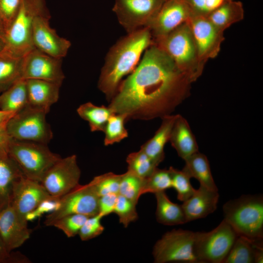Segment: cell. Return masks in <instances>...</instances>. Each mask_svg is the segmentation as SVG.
<instances>
[{
    "label": "cell",
    "instance_id": "9c48e42d",
    "mask_svg": "<svg viewBox=\"0 0 263 263\" xmlns=\"http://www.w3.org/2000/svg\"><path fill=\"white\" fill-rule=\"evenodd\" d=\"M195 232L181 229L164 234L155 244L154 262L199 263L195 253Z\"/></svg>",
    "mask_w": 263,
    "mask_h": 263
},
{
    "label": "cell",
    "instance_id": "b9f144b4",
    "mask_svg": "<svg viewBox=\"0 0 263 263\" xmlns=\"http://www.w3.org/2000/svg\"><path fill=\"white\" fill-rule=\"evenodd\" d=\"M29 263L30 260L23 254L9 251L0 235V263Z\"/></svg>",
    "mask_w": 263,
    "mask_h": 263
},
{
    "label": "cell",
    "instance_id": "7c38bea8",
    "mask_svg": "<svg viewBox=\"0 0 263 263\" xmlns=\"http://www.w3.org/2000/svg\"><path fill=\"white\" fill-rule=\"evenodd\" d=\"M81 170L75 154L61 158L47 172L41 184L52 196L59 199L78 186Z\"/></svg>",
    "mask_w": 263,
    "mask_h": 263
},
{
    "label": "cell",
    "instance_id": "5b68a950",
    "mask_svg": "<svg viewBox=\"0 0 263 263\" xmlns=\"http://www.w3.org/2000/svg\"><path fill=\"white\" fill-rule=\"evenodd\" d=\"M49 12L45 0H21L18 14L6 30L2 51L22 57L34 49L32 31L36 18Z\"/></svg>",
    "mask_w": 263,
    "mask_h": 263
},
{
    "label": "cell",
    "instance_id": "60d3db41",
    "mask_svg": "<svg viewBox=\"0 0 263 263\" xmlns=\"http://www.w3.org/2000/svg\"><path fill=\"white\" fill-rule=\"evenodd\" d=\"M193 15L207 17L225 0H185Z\"/></svg>",
    "mask_w": 263,
    "mask_h": 263
},
{
    "label": "cell",
    "instance_id": "d590c367",
    "mask_svg": "<svg viewBox=\"0 0 263 263\" xmlns=\"http://www.w3.org/2000/svg\"><path fill=\"white\" fill-rule=\"evenodd\" d=\"M122 174L110 172L94 177L92 180L98 196L119 194Z\"/></svg>",
    "mask_w": 263,
    "mask_h": 263
},
{
    "label": "cell",
    "instance_id": "7dc6e473",
    "mask_svg": "<svg viewBox=\"0 0 263 263\" xmlns=\"http://www.w3.org/2000/svg\"><path fill=\"white\" fill-rule=\"evenodd\" d=\"M5 29L3 26V25L0 19V40H1L4 44V40L5 35Z\"/></svg>",
    "mask_w": 263,
    "mask_h": 263
},
{
    "label": "cell",
    "instance_id": "e0dca14e",
    "mask_svg": "<svg viewBox=\"0 0 263 263\" xmlns=\"http://www.w3.org/2000/svg\"><path fill=\"white\" fill-rule=\"evenodd\" d=\"M192 15L185 0H166L148 27L153 41L187 22Z\"/></svg>",
    "mask_w": 263,
    "mask_h": 263
},
{
    "label": "cell",
    "instance_id": "2e32d148",
    "mask_svg": "<svg viewBox=\"0 0 263 263\" xmlns=\"http://www.w3.org/2000/svg\"><path fill=\"white\" fill-rule=\"evenodd\" d=\"M49 12L37 16L34 22L32 43L35 48L53 57L62 59L71 46V42L60 37L50 25Z\"/></svg>",
    "mask_w": 263,
    "mask_h": 263
},
{
    "label": "cell",
    "instance_id": "5bb4252c",
    "mask_svg": "<svg viewBox=\"0 0 263 263\" xmlns=\"http://www.w3.org/2000/svg\"><path fill=\"white\" fill-rule=\"evenodd\" d=\"M187 22L195 42L200 65L204 69L207 62L219 54L225 39L224 32L214 26L207 17L193 15Z\"/></svg>",
    "mask_w": 263,
    "mask_h": 263
},
{
    "label": "cell",
    "instance_id": "d6986e66",
    "mask_svg": "<svg viewBox=\"0 0 263 263\" xmlns=\"http://www.w3.org/2000/svg\"><path fill=\"white\" fill-rule=\"evenodd\" d=\"M218 191L200 186L193 194L181 205L187 223L203 218L217 208L219 201Z\"/></svg>",
    "mask_w": 263,
    "mask_h": 263
},
{
    "label": "cell",
    "instance_id": "4fadbf2b",
    "mask_svg": "<svg viewBox=\"0 0 263 263\" xmlns=\"http://www.w3.org/2000/svg\"><path fill=\"white\" fill-rule=\"evenodd\" d=\"M47 192L41 183L24 176L15 183L10 201L19 220L27 225V215L46 200H58Z\"/></svg>",
    "mask_w": 263,
    "mask_h": 263
},
{
    "label": "cell",
    "instance_id": "d4e9b609",
    "mask_svg": "<svg viewBox=\"0 0 263 263\" xmlns=\"http://www.w3.org/2000/svg\"><path fill=\"white\" fill-rule=\"evenodd\" d=\"M183 170L191 178H194L200 186L208 189L218 191L213 180L209 161L207 157L199 151L194 153L185 160Z\"/></svg>",
    "mask_w": 263,
    "mask_h": 263
},
{
    "label": "cell",
    "instance_id": "ffe728a7",
    "mask_svg": "<svg viewBox=\"0 0 263 263\" xmlns=\"http://www.w3.org/2000/svg\"><path fill=\"white\" fill-rule=\"evenodd\" d=\"M28 105L49 112L51 106L59 98L61 85L47 80L25 79Z\"/></svg>",
    "mask_w": 263,
    "mask_h": 263
},
{
    "label": "cell",
    "instance_id": "52a82bcc",
    "mask_svg": "<svg viewBox=\"0 0 263 263\" xmlns=\"http://www.w3.org/2000/svg\"><path fill=\"white\" fill-rule=\"evenodd\" d=\"M48 113L28 105L7 122L8 134L15 140L47 144L53 136L46 119Z\"/></svg>",
    "mask_w": 263,
    "mask_h": 263
},
{
    "label": "cell",
    "instance_id": "83f0119b",
    "mask_svg": "<svg viewBox=\"0 0 263 263\" xmlns=\"http://www.w3.org/2000/svg\"><path fill=\"white\" fill-rule=\"evenodd\" d=\"M76 111L78 115L88 123L92 132H103L109 118L115 113L109 106H98L90 102L80 105Z\"/></svg>",
    "mask_w": 263,
    "mask_h": 263
},
{
    "label": "cell",
    "instance_id": "ab89813d",
    "mask_svg": "<svg viewBox=\"0 0 263 263\" xmlns=\"http://www.w3.org/2000/svg\"><path fill=\"white\" fill-rule=\"evenodd\" d=\"M21 2V0H0V19L5 31L16 17Z\"/></svg>",
    "mask_w": 263,
    "mask_h": 263
},
{
    "label": "cell",
    "instance_id": "ac0fdd59",
    "mask_svg": "<svg viewBox=\"0 0 263 263\" xmlns=\"http://www.w3.org/2000/svg\"><path fill=\"white\" fill-rule=\"evenodd\" d=\"M31 232L27 225L19 220L10 203L0 210V235L9 251L21 246Z\"/></svg>",
    "mask_w": 263,
    "mask_h": 263
},
{
    "label": "cell",
    "instance_id": "9a60e30c",
    "mask_svg": "<svg viewBox=\"0 0 263 263\" xmlns=\"http://www.w3.org/2000/svg\"><path fill=\"white\" fill-rule=\"evenodd\" d=\"M65 75L62 59L34 48L23 57V79L47 80L62 84Z\"/></svg>",
    "mask_w": 263,
    "mask_h": 263
},
{
    "label": "cell",
    "instance_id": "836d02e7",
    "mask_svg": "<svg viewBox=\"0 0 263 263\" xmlns=\"http://www.w3.org/2000/svg\"><path fill=\"white\" fill-rule=\"evenodd\" d=\"M144 179L127 171L122 174L119 194L137 204L141 196Z\"/></svg>",
    "mask_w": 263,
    "mask_h": 263
},
{
    "label": "cell",
    "instance_id": "603a6c76",
    "mask_svg": "<svg viewBox=\"0 0 263 263\" xmlns=\"http://www.w3.org/2000/svg\"><path fill=\"white\" fill-rule=\"evenodd\" d=\"M22 176L8 152L0 151V210L10 203L14 185Z\"/></svg>",
    "mask_w": 263,
    "mask_h": 263
},
{
    "label": "cell",
    "instance_id": "8fae6325",
    "mask_svg": "<svg viewBox=\"0 0 263 263\" xmlns=\"http://www.w3.org/2000/svg\"><path fill=\"white\" fill-rule=\"evenodd\" d=\"M166 0H114L112 10L129 34L148 28Z\"/></svg>",
    "mask_w": 263,
    "mask_h": 263
},
{
    "label": "cell",
    "instance_id": "e575fe53",
    "mask_svg": "<svg viewBox=\"0 0 263 263\" xmlns=\"http://www.w3.org/2000/svg\"><path fill=\"white\" fill-rule=\"evenodd\" d=\"M171 178L172 188L177 193V199L184 202L189 199L196 189L192 186L189 176L183 170H179L172 167L169 169Z\"/></svg>",
    "mask_w": 263,
    "mask_h": 263
},
{
    "label": "cell",
    "instance_id": "f6af8a7d",
    "mask_svg": "<svg viewBox=\"0 0 263 263\" xmlns=\"http://www.w3.org/2000/svg\"><path fill=\"white\" fill-rule=\"evenodd\" d=\"M6 125H0V151L8 152L9 144L12 138L8 134Z\"/></svg>",
    "mask_w": 263,
    "mask_h": 263
},
{
    "label": "cell",
    "instance_id": "44dd1931",
    "mask_svg": "<svg viewBox=\"0 0 263 263\" xmlns=\"http://www.w3.org/2000/svg\"><path fill=\"white\" fill-rule=\"evenodd\" d=\"M169 141L184 160L198 151V146L189 125L180 114L176 115Z\"/></svg>",
    "mask_w": 263,
    "mask_h": 263
},
{
    "label": "cell",
    "instance_id": "74e56055",
    "mask_svg": "<svg viewBox=\"0 0 263 263\" xmlns=\"http://www.w3.org/2000/svg\"><path fill=\"white\" fill-rule=\"evenodd\" d=\"M90 216L80 214L65 216L56 220L52 226L61 230L68 238L74 237L78 232Z\"/></svg>",
    "mask_w": 263,
    "mask_h": 263
},
{
    "label": "cell",
    "instance_id": "1f68e13d",
    "mask_svg": "<svg viewBox=\"0 0 263 263\" xmlns=\"http://www.w3.org/2000/svg\"><path fill=\"white\" fill-rule=\"evenodd\" d=\"M127 121L126 116L123 114L114 113L110 117L103 131L105 146L120 142L128 137V132L125 126Z\"/></svg>",
    "mask_w": 263,
    "mask_h": 263
},
{
    "label": "cell",
    "instance_id": "f1b7e54d",
    "mask_svg": "<svg viewBox=\"0 0 263 263\" xmlns=\"http://www.w3.org/2000/svg\"><path fill=\"white\" fill-rule=\"evenodd\" d=\"M28 105L25 79H21L2 92L0 95V109L17 113Z\"/></svg>",
    "mask_w": 263,
    "mask_h": 263
},
{
    "label": "cell",
    "instance_id": "bcb514c9",
    "mask_svg": "<svg viewBox=\"0 0 263 263\" xmlns=\"http://www.w3.org/2000/svg\"><path fill=\"white\" fill-rule=\"evenodd\" d=\"M15 113L0 109V125H6L8 121Z\"/></svg>",
    "mask_w": 263,
    "mask_h": 263
},
{
    "label": "cell",
    "instance_id": "277c9868",
    "mask_svg": "<svg viewBox=\"0 0 263 263\" xmlns=\"http://www.w3.org/2000/svg\"><path fill=\"white\" fill-rule=\"evenodd\" d=\"M224 219L238 236L254 241L263 237V198L261 195H244L225 203Z\"/></svg>",
    "mask_w": 263,
    "mask_h": 263
},
{
    "label": "cell",
    "instance_id": "6da1fadb",
    "mask_svg": "<svg viewBox=\"0 0 263 263\" xmlns=\"http://www.w3.org/2000/svg\"><path fill=\"white\" fill-rule=\"evenodd\" d=\"M191 84L170 56L152 44L121 82L108 106L127 120L162 118L188 97Z\"/></svg>",
    "mask_w": 263,
    "mask_h": 263
},
{
    "label": "cell",
    "instance_id": "3957f363",
    "mask_svg": "<svg viewBox=\"0 0 263 263\" xmlns=\"http://www.w3.org/2000/svg\"><path fill=\"white\" fill-rule=\"evenodd\" d=\"M164 51L192 83L203 72L191 30L185 22L165 36L153 41Z\"/></svg>",
    "mask_w": 263,
    "mask_h": 263
},
{
    "label": "cell",
    "instance_id": "8d00e7d4",
    "mask_svg": "<svg viewBox=\"0 0 263 263\" xmlns=\"http://www.w3.org/2000/svg\"><path fill=\"white\" fill-rule=\"evenodd\" d=\"M136 203L118 194L113 213L119 218V223L125 227L138 219Z\"/></svg>",
    "mask_w": 263,
    "mask_h": 263
},
{
    "label": "cell",
    "instance_id": "30bf717a",
    "mask_svg": "<svg viewBox=\"0 0 263 263\" xmlns=\"http://www.w3.org/2000/svg\"><path fill=\"white\" fill-rule=\"evenodd\" d=\"M99 198L92 181L84 185L79 184L59 199L57 208L46 216L44 224L52 226L56 220L71 214L90 217L97 214Z\"/></svg>",
    "mask_w": 263,
    "mask_h": 263
},
{
    "label": "cell",
    "instance_id": "f546056e",
    "mask_svg": "<svg viewBox=\"0 0 263 263\" xmlns=\"http://www.w3.org/2000/svg\"><path fill=\"white\" fill-rule=\"evenodd\" d=\"M263 241H254L238 236L223 263H253L258 247Z\"/></svg>",
    "mask_w": 263,
    "mask_h": 263
},
{
    "label": "cell",
    "instance_id": "cb8c5ba5",
    "mask_svg": "<svg viewBox=\"0 0 263 263\" xmlns=\"http://www.w3.org/2000/svg\"><path fill=\"white\" fill-rule=\"evenodd\" d=\"M207 17L214 26L224 32L232 25L244 19L243 3L235 0H225Z\"/></svg>",
    "mask_w": 263,
    "mask_h": 263
},
{
    "label": "cell",
    "instance_id": "ba28073f",
    "mask_svg": "<svg viewBox=\"0 0 263 263\" xmlns=\"http://www.w3.org/2000/svg\"><path fill=\"white\" fill-rule=\"evenodd\" d=\"M238 236L225 220L210 231L195 232L194 250L199 263H223Z\"/></svg>",
    "mask_w": 263,
    "mask_h": 263
},
{
    "label": "cell",
    "instance_id": "7a4b0ae2",
    "mask_svg": "<svg viewBox=\"0 0 263 263\" xmlns=\"http://www.w3.org/2000/svg\"><path fill=\"white\" fill-rule=\"evenodd\" d=\"M153 43L149 28L127 34L109 49L99 76L97 87L110 102L124 77L137 66L145 51Z\"/></svg>",
    "mask_w": 263,
    "mask_h": 263
},
{
    "label": "cell",
    "instance_id": "7bdbcfd3",
    "mask_svg": "<svg viewBox=\"0 0 263 263\" xmlns=\"http://www.w3.org/2000/svg\"><path fill=\"white\" fill-rule=\"evenodd\" d=\"M118 194L110 193L99 197V213L103 217L113 213Z\"/></svg>",
    "mask_w": 263,
    "mask_h": 263
},
{
    "label": "cell",
    "instance_id": "c3c4849f",
    "mask_svg": "<svg viewBox=\"0 0 263 263\" xmlns=\"http://www.w3.org/2000/svg\"><path fill=\"white\" fill-rule=\"evenodd\" d=\"M3 48H4V44L1 40H0V52L3 51Z\"/></svg>",
    "mask_w": 263,
    "mask_h": 263
},
{
    "label": "cell",
    "instance_id": "f35d334b",
    "mask_svg": "<svg viewBox=\"0 0 263 263\" xmlns=\"http://www.w3.org/2000/svg\"><path fill=\"white\" fill-rule=\"evenodd\" d=\"M103 217L99 213L89 217L80 228L78 235L83 241H86L100 235L104 230L101 223Z\"/></svg>",
    "mask_w": 263,
    "mask_h": 263
},
{
    "label": "cell",
    "instance_id": "4316f807",
    "mask_svg": "<svg viewBox=\"0 0 263 263\" xmlns=\"http://www.w3.org/2000/svg\"><path fill=\"white\" fill-rule=\"evenodd\" d=\"M23 79V57L0 52V93Z\"/></svg>",
    "mask_w": 263,
    "mask_h": 263
},
{
    "label": "cell",
    "instance_id": "4dcf8cb0",
    "mask_svg": "<svg viewBox=\"0 0 263 263\" xmlns=\"http://www.w3.org/2000/svg\"><path fill=\"white\" fill-rule=\"evenodd\" d=\"M126 162L127 171L142 179L149 177L158 166L141 149L130 153L127 157Z\"/></svg>",
    "mask_w": 263,
    "mask_h": 263
},
{
    "label": "cell",
    "instance_id": "ee69618b",
    "mask_svg": "<svg viewBox=\"0 0 263 263\" xmlns=\"http://www.w3.org/2000/svg\"><path fill=\"white\" fill-rule=\"evenodd\" d=\"M58 200H46L42 202L35 209L26 216V220L32 221L46 212H51L57 207Z\"/></svg>",
    "mask_w": 263,
    "mask_h": 263
},
{
    "label": "cell",
    "instance_id": "d6a6232c",
    "mask_svg": "<svg viewBox=\"0 0 263 263\" xmlns=\"http://www.w3.org/2000/svg\"><path fill=\"white\" fill-rule=\"evenodd\" d=\"M171 188V178L169 169L157 167L149 177L144 179L141 195L147 193L165 191Z\"/></svg>",
    "mask_w": 263,
    "mask_h": 263
},
{
    "label": "cell",
    "instance_id": "484cf974",
    "mask_svg": "<svg viewBox=\"0 0 263 263\" xmlns=\"http://www.w3.org/2000/svg\"><path fill=\"white\" fill-rule=\"evenodd\" d=\"M154 194L157 202L155 216L159 223L174 225L187 223L181 205L171 202L165 191Z\"/></svg>",
    "mask_w": 263,
    "mask_h": 263
},
{
    "label": "cell",
    "instance_id": "7402d4cb",
    "mask_svg": "<svg viewBox=\"0 0 263 263\" xmlns=\"http://www.w3.org/2000/svg\"><path fill=\"white\" fill-rule=\"evenodd\" d=\"M176 115L162 117L161 124L154 135L141 146L140 149L158 166L165 158L164 148L169 141Z\"/></svg>",
    "mask_w": 263,
    "mask_h": 263
},
{
    "label": "cell",
    "instance_id": "8992f818",
    "mask_svg": "<svg viewBox=\"0 0 263 263\" xmlns=\"http://www.w3.org/2000/svg\"><path fill=\"white\" fill-rule=\"evenodd\" d=\"M8 153L25 177L40 183L49 169L61 158L52 152L47 144L13 139Z\"/></svg>",
    "mask_w": 263,
    "mask_h": 263
}]
</instances>
